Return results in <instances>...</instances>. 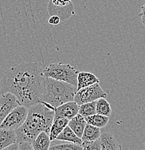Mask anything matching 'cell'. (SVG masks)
<instances>
[{
	"instance_id": "obj_1",
	"label": "cell",
	"mask_w": 145,
	"mask_h": 150,
	"mask_svg": "<svg viewBox=\"0 0 145 150\" xmlns=\"http://www.w3.org/2000/svg\"><path fill=\"white\" fill-rule=\"evenodd\" d=\"M43 69L37 62H23L9 68L1 80V93L15 95L25 107L40 102L43 91Z\"/></svg>"
},
{
	"instance_id": "obj_2",
	"label": "cell",
	"mask_w": 145,
	"mask_h": 150,
	"mask_svg": "<svg viewBox=\"0 0 145 150\" xmlns=\"http://www.w3.org/2000/svg\"><path fill=\"white\" fill-rule=\"evenodd\" d=\"M25 123L15 131L18 143L32 142L41 132L49 134L55 115L53 107L46 103L40 102L29 106Z\"/></svg>"
},
{
	"instance_id": "obj_3",
	"label": "cell",
	"mask_w": 145,
	"mask_h": 150,
	"mask_svg": "<svg viewBox=\"0 0 145 150\" xmlns=\"http://www.w3.org/2000/svg\"><path fill=\"white\" fill-rule=\"evenodd\" d=\"M76 92L77 87L72 84L45 77L40 102L46 103L56 108L64 103L74 101Z\"/></svg>"
},
{
	"instance_id": "obj_4",
	"label": "cell",
	"mask_w": 145,
	"mask_h": 150,
	"mask_svg": "<svg viewBox=\"0 0 145 150\" xmlns=\"http://www.w3.org/2000/svg\"><path fill=\"white\" fill-rule=\"evenodd\" d=\"M78 73V70L73 66L61 63L51 64L43 70V76L44 77L66 82L76 87Z\"/></svg>"
},
{
	"instance_id": "obj_5",
	"label": "cell",
	"mask_w": 145,
	"mask_h": 150,
	"mask_svg": "<svg viewBox=\"0 0 145 150\" xmlns=\"http://www.w3.org/2000/svg\"><path fill=\"white\" fill-rule=\"evenodd\" d=\"M106 97L107 93L103 90L99 83H96L76 92L74 101L78 105H81L84 103L96 101L100 98H106Z\"/></svg>"
},
{
	"instance_id": "obj_6",
	"label": "cell",
	"mask_w": 145,
	"mask_h": 150,
	"mask_svg": "<svg viewBox=\"0 0 145 150\" xmlns=\"http://www.w3.org/2000/svg\"><path fill=\"white\" fill-rule=\"evenodd\" d=\"M28 114V108L24 105L15 108L4 118L0 124V129L16 131L25 121Z\"/></svg>"
},
{
	"instance_id": "obj_7",
	"label": "cell",
	"mask_w": 145,
	"mask_h": 150,
	"mask_svg": "<svg viewBox=\"0 0 145 150\" xmlns=\"http://www.w3.org/2000/svg\"><path fill=\"white\" fill-rule=\"evenodd\" d=\"M21 105L17 97L10 93L1 94L0 97V124L12 110Z\"/></svg>"
},
{
	"instance_id": "obj_8",
	"label": "cell",
	"mask_w": 145,
	"mask_h": 150,
	"mask_svg": "<svg viewBox=\"0 0 145 150\" xmlns=\"http://www.w3.org/2000/svg\"><path fill=\"white\" fill-rule=\"evenodd\" d=\"M48 13L50 16H57L60 19L62 22L68 20L75 14L74 6L72 1L68 4L67 5L63 6H56L50 0L48 5Z\"/></svg>"
},
{
	"instance_id": "obj_9",
	"label": "cell",
	"mask_w": 145,
	"mask_h": 150,
	"mask_svg": "<svg viewBox=\"0 0 145 150\" xmlns=\"http://www.w3.org/2000/svg\"><path fill=\"white\" fill-rule=\"evenodd\" d=\"M79 105L75 101H71L58 106L55 109V115L71 120L78 113Z\"/></svg>"
},
{
	"instance_id": "obj_10",
	"label": "cell",
	"mask_w": 145,
	"mask_h": 150,
	"mask_svg": "<svg viewBox=\"0 0 145 150\" xmlns=\"http://www.w3.org/2000/svg\"><path fill=\"white\" fill-rule=\"evenodd\" d=\"M69 120L62 117L54 115L53 121L51 125L50 130L49 133V137L50 142L55 141L58 137L59 134L63 131V129L68 126Z\"/></svg>"
},
{
	"instance_id": "obj_11",
	"label": "cell",
	"mask_w": 145,
	"mask_h": 150,
	"mask_svg": "<svg viewBox=\"0 0 145 150\" xmlns=\"http://www.w3.org/2000/svg\"><path fill=\"white\" fill-rule=\"evenodd\" d=\"M99 139L101 150H122L121 145L110 132L101 133Z\"/></svg>"
},
{
	"instance_id": "obj_12",
	"label": "cell",
	"mask_w": 145,
	"mask_h": 150,
	"mask_svg": "<svg viewBox=\"0 0 145 150\" xmlns=\"http://www.w3.org/2000/svg\"><path fill=\"white\" fill-rule=\"evenodd\" d=\"M77 91L84 87H89L93 84L99 83V79L93 74L90 72H79L78 74Z\"/></svg>"
},
{
	"instance_id": "obj_13",
	"label": "cell",
	"mask_w": 145,
	"mask_h": 150,
	"mask_svg": "<svg viewBox=\"0 0 145 150\" xmlns=\"http://www.w3.org/2000/svg\"><path fill=\"white\" fill-rule=\"evenodd\" d=\"M15 143H18L15 131L0 129V150Z\"/></svg>"
},
{
	"instance_id": "obj_14",
	"label": "cell",
	"mask_w": 145,
	"mask_h": 150,
	"mask_svg": "<svg viewBox=\"0 0 145 150\" xmlns=\"http://www.w3.org/2000/svg\"><path fill=\"white\" fill-rule=\"evenodd\" d=\"M86 124L87 122L85 121V118L79 113H78L76 116L69 120L68 126L74 131V133L78 137L81 138Z\"/></svg>"
},
{
	"instance_id": "obj_15",
	"label": "cell",
	"mask_w": 145,
	"mask_h": 150,
	"mask_svg": "<svg viewBox=\"0 0 145 150\" xmlns=\"http://www.w3.org/2000/svg\"><path fill=\"white\" fill-rule=\"evenodd\" d=\"M56 139L60 141H65V142H69V143L76 144L79 145H81V144L83 143L81 138L78 137V136L75 134L74 131H73L68 126H67L66 127L63 129V131L59 134L58 137H57Z\"/></svg>"
},
{
	"instance_id": "obj_16",
	"label": "cell",
	"mask_w": 145,
	"mask_h": 150,
	"mask_svg": "<svg viewBox=\"0 0 145 150\" xmlns=\"http://www.w3.org/2000/svg\"><path fill=\"white\" fill-rule=\"evenodd\" d=\"M101 131L100 128L87 123L81 137L83 142H93L100 139Z\"/></svg>"
},
{
	"instance_id": "obj_17",
	"label": "cell",
	"mask_w": 145,
	"mask_h": 150,
	"mask_svg": "<svg viewBox=\"0 0 145 150\" xmlns=\"http://www.w3.org/2000/svg\"><path fill=\"white\" fill-rule=\"evenodd\" d=\"M50 142L49 134L46 132H41L32 142V145L35 150H49Z\"/></svg>"
},
{
	"instance_id": "obj_18",
	"label": "cell",
	"mask_w": 145,
	"mask_h": 150,
	"mask_svg": "<svg viewBox=\"0 0 145 150\" xmlns=\"http://www.w3.org/2000/svg\"><path fill=\"white\" fill-rule=\"evenodd\" d=\"M85 119L87 123L96 126V127L100 128V129L106 126L109 121V117L97 113L91 115V116L86 117V118H85Z\"/></svg>"
},
{
	"instance_id": "obj_19",
	"label": "cell",
	"mask_w": 145,
	"mask_h": 150,
	"mask_svg": "<svg viewBox=\"0 0 145 150\" xmlns=\"http://www.w3.org/2000/svg\"><path fill=\"white\" fill-rule=\"evenodd\" d=\"M96 113L104 116L109 117L111 114L112 109L110 104L105 98H100L96 100Z\"/></svg>"
},
{
	"instance_id": "obj_20",
	"label": "cell",
	"mask_w": 145,
	"mask_h": 150,
	"mask_svg": "<svg viewBox=\"0 0 145 150\" xmlns=\"http://www.w3.org/2000/svg\"><path fill=\"white\" fill-rule=\"evenodd\" d=\"M96 101L84 103L79 105L78 113L84 118L96 114Z\"/></svg>"
},
{
	"instance_id": "obj_21",
	"label": "cell",
	"mask_w": 145,
	"mask_h": 150,
	"mask_svg": "<svg viewBox=\"0 0 145 150\" xmlns=\"http://www.w3.org/2000/svg\"><path fill=\"white\" fill-rule=\"evenodd\" d=\"M49 150H83L81 145L73 143L60 144L50 146Z\"/></svg>"
},
{
	"instance_id": "obj_22",
	"label": "cell",
	"mask_w": 145,
	"mask_h": 150,
	"mask_svg": "<svg viewBox=\"0 0 145 150\" xmlns=\"http://www.w3.org/2000/svg\"><path fill=\"white\" fill-rule=\"evenodd\" d=\"M81 146L83 150H101L99 139L93 142H83Z\"/></svg>"
},
{
	"instance_id": "obj_23",
	"label": "cell",
	"mask_w": 145,
	"mask_h": 150,
	"mask_svg": "<svg viewBox=\"0 0 145 150\" xmlns=\"http://www.w3.org/2000/svg\"><path fill=\"white\" fill-rule=\"evenodd\" d=\"M19 144L18 150H35L32 147V144L28 142H20Z\"/></svg>"
},
{
	"instance_id": "obj_24",
	"label": "cell",
	"mask_w": 145,
	"mask_h": 150,
	"mask_svg": "<svg viewBox=\"0 0 145 150\" xmlns=\"http://www.w3.org/2000/svg\"><path fill=\"white\" fill-rule=\"evenodd\" d=\"M50 1L53 3L55 5L63 7V6H65L69 4L71 0H50Z\"/></svg>"
},
{
	"instance_id": "obj_25",
	"label": "cell",
	"mask_w": 145,
	"mask_h": 150,
	"mask_svg": "<svg viewBox=\"0 0 145 150\" xmlns=\"http://www.w3.org/2000/svg\"><path fill=\"white\" fill-rule=\"evenodd\" d=\"M60 21L61 20L58 17L53 15V16H50V18L48 20V23L53 25H58L60 23Z\"/></svg>"
},
{
	"instance_id": "obj_26",
	"label": "cell",
	"mask_w": 145,
	"mask_h": 150,
	"mask_svg": "<svg viewBox=\"0 0 145 150\" xmlns=\"http://www.w3.org/2000/svg\"><path fill=\"white\" fill-rule=\"evenodd\" d=\"M139 15L141 17V23L145 26V3L141 7V12L139 14Z\"/></svg>"
},
{
	"instance_id": "obj_27",
	"label": "cell",
	"mask_w": 145,
	"mask_h": 150,
	"mask_svg": "<svg viewBox=\"0 0 145 150\" xmlns=\"http://www.w3.org/2000/svg\"><path fill=\"white\" fill-rule=\"evenodd\" d=\"M19 149V144L15 143L13 144L10 145V146H7V147L4 148L2 150H18Z\"/></svg>"
}]
</instances>
